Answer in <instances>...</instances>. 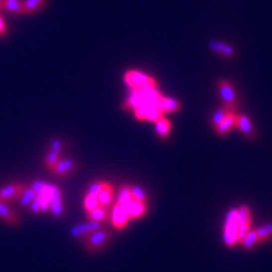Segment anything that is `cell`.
<instances>
[{"instance_id": "32", "label": "cell", "mask_w": 272, "mask_h": 272, "mask_svg": "<svg viewBox=\"0 0 272 272\" xmlns=\"http://www.w3.org/2000/svg\"><path fill=\"white\" fill-rule=\"evenodd\" d=\"M64 147V141L61 139H53L51 141V145H49V149L56 150V151H63Z\"/></svg>"}, {"instance_id": "11", "label": "cell", "mask_w": 272, "mask_h": 272, "mask_svg": "<svg viewBox=\"0 0 272 272\" xmlns=\"http://www.w3.org/2000/svg\"><path fill=\"white\" fill-rule=\"evenodd\" d=\"M237 126L241 130V133L250 140H254L256 137V133H255V128L252 125L251 120L246 115H237Z\"/></svg>"}, {"instance_id": "24", "label": "cell", "mask_w": 272, "mask_h": 272, "mask_svg": "<svg viewBox=\"0 0 272 272\" xmlns=\"http://www.w3.org/2000/svg\"><path fill=\"white\" fill-rule=\"evenodd\" d=\"M131 202H133L131 187L130 185H124V187H121L120 193H119V199L116 203H119V204H121V206L128 207Z\"/></svg>"}, {"instance_id": "6", "label": "cell", "mask_w": 272, "mask_h": 272, "mask_svg": "<svg viewBox=\"0 0 272 272\" xmlns=\"http://www.w3.org/2000/svg\"><path fill=\"white\" fill-rule=\"evenodd\" d=\"M238 214V242L245 237L246 233L251 230V209L247 206H241L237 208Z\"/></svg>"}, {"instance_id": "34", "label": "cell", "mask_w": 272, "mask_h": 272, "mask_svg": "<svg viewBox=\"0 0 272 272\" xmlns=\"http://www.w3.org/2000/svg\"><path fill=\"white\" fill-rule=\"evenodd\" d=\"M0 8H1V6H0Z\"/></svg>"}, {"instance_id": "28", "label": "cell", "mask_w": 272, "mask_h": 272, "mask_svg": "<svg viewBox=\"0 0 272 272\" xmlns=\"http://www.w3.org/2000/svg\"><path fill=\"white\" fill-rule=\"evenodd\" d=\"M83 207H85L86 212H91V211H94V209L99 208V207H101V206H100L99 198H97L96 195L87 194L85 197V202H83Z\"/></svg>"}, {"instance_id": "8", "label": "cell", "mask_w": 272, "mask_h": 272, "mask_svg": "<svg viewBox=\"0 0 272 272\" xmlns=\"http://www.w3.org/2000/svg\"><path fill=\"white\" fill-rule=\"evenodd\" d=\"M129 217L128 209H126L125 206H121L119 203H115V206L112 208V213H111V222L112 226L118 228V230H121L124 227H126L128 224Z\"/></svg>"}, {"instance_id": "3", "label": "cell", "mask_w": 272, "mask_h": 272, "mask_svg": "<svg viewBox=\"0 0 272 272\" xmlns=\"http://www.w3.org/2000/svg\"><path fill=\"white\" fill-rule=\"evenodd\" d=\"M110 240H111V232L100 228L96 232L91 233L90 236L86 237L85 247L88 252H96L100 248L104 247Z\"/></svg>"}, {"instance_id": "18", "label": "cell", "mask_w": 272, "mask_h": 272, "mask_svg": "<svg viewBox=\"0 0 272 272\" xmlns=\"http://www.w3.org/2000/svg\"><path fill=\"white\" fill-rule=\"evenodd\" d=\"M97 198H99L100 206L101 207H105V208H106V207L111 206L112 198H114V188H112V185L110 184V183H107V181H105L104 188H102L101 192L99 193Z\"/></svg>"}, {"instance_id": "22", "label": "cell", "mask_w": 272, "mask_h": 272, "mask_svg": "<svg viewBox=\"0 0 272 272\" xmlns=\"http://www.w3.org/2000/svg\"><path fill=\"white\" fill-rule=\"evenodd\" d=\"M47 0H24L23 1V14H33L44 6Z\"/></svg>"}, {"instance_id": "7", "label": "cell", "mask_w": 272, "mask_h": 272, "mask_svg": "<svg viewBox=\"0 0 272 272\" xmlns=\"http://www.w3.org/2000/svg\"><path fill=\"white\" fill-rule=\"evenodd\" d=\"M25 184H20V183H13V184L4 185L0 188V200L1 202H13V200H18L21 193L24 192Z\"/></svg>"}, {"instance_id": "29", "label": "cell", "mask_w": 272, "mask_h": 272, "mask_svg": "<svg viewBox=\"0 0 272 272\" xmlns=\"http://www.w3.org/2000/svg\"><path fill=\"white\" fill-rule=\"evenodd\" d=\"M131 194H133L134 200L146 202V199H147L146 192H145L141 187H137V185H133V187H131Z\"/></svg>"}, {"instance_id": "15", "label": "cell", "mask_w": 272, "mask_h": 272, "mask_svg": "<svg viewBox=\"0 0 272 272\" xmlns=\"http://www.w3.org/2000/svg\"><path fill=\"white\" fill-rule=\"evenodd\" d=\"M76 166H77V164H76V161L73 160V159H61V160L53 166L52 171H53L56 175L64 176L67 175V174L72 173L76 169Z\"/></svg>"}, {"instance_id": "25", "label": "cell", "mask_w": 272, "mask_h": 272, "mask_svg": "<svg viewBox=\"0 0 272 272\" xmlns=\"http://www.w3.org/2000/svg\"><path fill=\"white\" fill-rule=\"evenodd\" d=\"M61 159H62L61 151H56V150L49 149V151L47 152V155H45V157H44V164H45V166L49 169V170H52V169H53V166L56 165V164L58 163Z\"/></svg>"}, {"instance_id": "9", "label": "cell", "mask_w": 272, "mask_h": 272, "mask_svg": "<svg viewBox=\"0 0 272 272\" xmlns=\"http://www.w3.org/2000/svg\"><path fill=\"white\" fill-rule=\"evenodd\" d=\"M101 228V223L100 222H94L88 221L85 223H81L75 226L73 228H71V236H73L75 238H81V237H87L91 233L96 232L97 230Z\"/></svg>"}, {"instance_id": "17", "label": "cell", "mask_w": 272, "mask_h": 272, "mask_svg": "<svg viewBox=\"0 0 272 272\" xmlns=\"http://www.w3.org/2000/svg\"><path fill=\"white\" fill-rule=\"evenodd\" d=\"M156 106L159 107V109H160L164 114V112L178 111V110L181 107V105L179 104L175 99H170V97H165L161 95V96L159 97V100H157Z\"/></svg>"}, {"instance_id": "30", "label": "cell", "mask_w": 272, "mask_h": 272, "mask_svg": "<svg viewBox=\"0 0 272 272\" xmlns=\"http://www.w3.org/2000/svg\"><path fill=\"white\" fill-rule=\"evenodd\" d=\"M228 112H230V111H228L226 107L217 110V111L214 112V115L212 116V125H213L214 128H217V126H218L219 124H221L222 121L224 120V118H226Z\"/></svg>"}, {"instance_id": "13", "label": "cell", "mask_w": 272, "mask_h": 272, "mask_svg": "<svg viewBox=\"0 0 272 272\" xmlns=\"http://www.w3.org/2000/svg\"><path fill=\"white\" fill-rule=\"evenodd\" d=\"M49 211L53 216L61 217L63 213V202H62V193L57 185H54L53 193H52V200L49 204Z\"/></svg>"}, {"instance_id": "21", "label": "cell", "mask_w": 272, "mask_h": 272, "mask_svg": "<svg viewBox=\"0 0 272 272\" xmlns=\"http://www.w3.org/2000/svg\"><path fill=\"white\" fill-rule=\"evenodd\" d=\"M241 245H242V247L245 248V250H252V248L255 247V246L257 245L259 242V238H257V233L256 230H250L245 235V237L242 238V240L240 241Z\"/></svg>"}, {"instance_id": "31", "label": "cell", "mask_w": 272, "mask_h": 272, "mask_svg": "<svg viewBox=\"0 0 272 272\" xmlns=\"http://www.w3.org/2000/svg\"><path fill=\"white\" fill-rule=\"evenodd\" d=\"M105 181L104 180H99V181H95L94 184H91L90 188H88V192L87 194H92V195H99V193L101 192V189L104 188Z\"/></svg>"}, {"instance_id": "10", "label": "cell", "mask_w": 272, "mask_h": 272, "mask_svg": "<svg viewBox=\"0 0 272 272\" xmlns=\"http://www.w3.org/2000/svg\"><path fill=\"white\" fill-rule=\"evenodd\" d=\"M0 219H3L5 223L13 224V226L20 222L18 213L9 207L8 203L1 202V200H0Z\"/></svg>"}, {"instance_id": "4", "label": "cell", "mask_w": 272, "mask_h": 272, "mask_svg": "<svg viewBox=\"0 0 272 272\" xmlns=\"http://www.w3.org/2000/svg\"><path fill=\"white\" fill-rule=\"evenodd\" d=\"M219 87V95H221L222 100L224 102V107L228 111H233L237 106V95L233 88V86L230 82H227L226 80H221L218 83Z\"/></svg>"}, {"instance_id": "12", "label": "cell", "mask_w": 272, "mask_h": 272, "mask_svg": "<svg viewBox=\"0 0 272 272\" xmlns=\"http://www.w3.org/2000/svg\"><path fill=\"white\" fill-rule=\"evenodd\" d=\"M209 48L212 49L213 52H216V53H219L221 56L226 57V58H231V57L235 56L236 51L235 48H233L232 45L227 44V43L222 42V40H211L209 42Z\"/></svg>"}, {"instance_id": "20", "label": "cell", "mask_w": 272, "mask_h": 272, "mask_svg": "<svg viewBox=\"0 0 272 272\" xmlns=\"http://www.w3.org/2000/svg\"><path fill=\"white\" fill-rule=\"evenodd\" d=\"M170 121L164 118V116L159 119V120L155 121V131H156V134L161 139H166L168 137L169 134H170Z\"/></svg>"}, {"instance_id": "14", "label": "cell", "mask_w": 272, "mask_h": 272, "mask_svg": "<svg viewBox=\"0 0 272 272\" xmlns=\"http://www.w3.org/2000/svg\"><path fill=\"white\" fill-rule=\"evenodd\" d=\"M236 125H237V115H236L235 112L230 111L227 114L226 118H224V120L216 128V133L218 135L223 136L230 133Z\"/></svg>"}, {"instance_id": "27", "label": "cell", "mask_w": 272, "mask_h": 272, "mask_svg": "<svg viewBox=\"0 0 272 272\" xmlns=\"http://www.w3.org/2000/svg\"><path fill=\"white\" fill-rule=\"evenodd\" d=\"M256 233H257V238H259V242H266V241L271 240L272 238V222L264 224L262 227L257 228Z\"/></svg>"}, {"instance_id": "2", "label": "cell", "mask_w": 272, "mask_h": 272, "mask_svg": "<svg viewBox=\"0 0 272 272\" xmlns=\"http://www.w3.org/2000/svg\"><path fill=\"white\" fill-rule=\"evenodd\" d=\"M238 214L237 209H231L226 217L223 241L227 247H233L238 242Z\"/></svg>"}, {"instance_id": "16", "label": "cell", "mask_w": 272, "mask_h": 272, "mask_svg": "<svg viewBox=\"0 0 272 272\" xmlns=\"http://www.w3.org/2000/svg\"><path fill=\"white\" fill-rule=\"evenodd\" d=\"M128 209V213L130 219H137L140 217L144 216L147 211V206L146 202H139V200H134L126 207Z\"/></svg>"}, {"instance_id": "19", "label": "cell", "mask_w": 272, "mask_h": 272, "mask_svg": "<svg viewBox=\"0 0 272 272\" xmlns=\"http://www.w3.org/2000/svg\"><path fill=\"white\" fill-rule=\"evenodd\" d=\"M0 6L5 9L8 13L15 14H23V1L21 0H0Z\"/></svg>"}, {"instance_id": "5", "label": "cell", "mask_w": 272, "mask_h": 272, "mask_svg": "<svg viewBox=\"0 0 272 272\" xmlns=\"http://www.w3.org/2000/svg\"><path fill=\"white\" fill-rule=\"evenodd\" d=\"M136 119L144 121H156L160 118H163V111L155 105H141V106L135 109Z\"/></svg>"}, {"instance_id": "26", "label": "cell", "mask_w": 272, "mask_h": 272, "mask_svg": "<svg viewBox=\"0 0 272 272\" xmlns=\"http://www.w3.org/2000/svg\"><path fill=\"white\" fill-rule=\"evenodd\" d=\"M88 221H94V222H105L107 219V209L105 207H99V208L94 209V211L87 212Z\"/></svg>"}, {"instance_id": "23", "label": "cell", "mask_w": 272, "mask_h": 272, "mask_svg": "<svg viewBox=\"0 0 272 272\" xmlns=\"http://www.w3.org/2000/svg\"><path fill=\"white\" fill-rule=\"evenodd\" d=\"M37 197V193H35V190L33 189L32 187H25L24 192L21 193V195L19 197V202H20L21 206H24V207H29L30 206V203L34 200V198Z\"/></svg>"}, {"instance_id": "1", "label": "cell", "mask_w": 272, "mask_h": 272, "mask_svg": "<svg viewBox=\"0 0 272 272\" xmlns=\"http://www.w3.org/2000/svg\"><path fill=\"white\" fill-rule=\"evenodd\" d=\"M124 80L130 91H149L156 88L154 78L137 71H129L124 76Z\"/></svg>"}, {"instance_id": "33", "label": "cell", "mask_w": 272, "mask_h": 272, "mask_svg": "<svg viewBox=\"0 0 272 272\" xmlns=\"http://www.w3.org/2000/svg\"><path fill=\"white\" fill-rule=\"evenodd\" d=\"M6 32H8V28H6L5 20L3 19V16H0V37L5 35Z\"/></svg>"}]
</instances>
